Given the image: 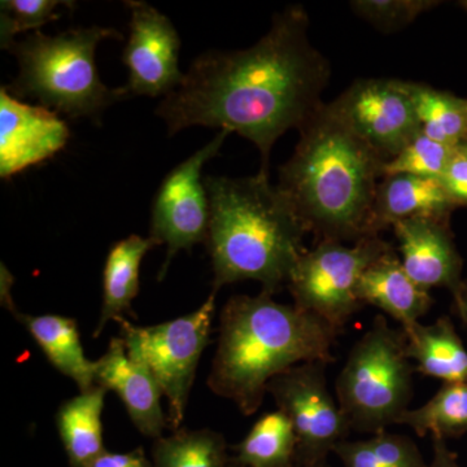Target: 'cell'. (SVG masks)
Returning <instances> with one entry per match:
<instances>
[{
	"instance_id": "1",
	"label": "cell",
	"mask_w": 467,
	"mask_h": 467,
	"mask_svg": "<svg viewBox=\"0 0 467 467\" xmlns=\"http://www.w3.org/2000/svg\"><path fill=\"white\" fill-rule=\"evenodd\" d=\"M330 76V63L310 41L308 14L303 5H288L247 50H211L196 57L156 113L169 135L190 126L242 135L259 149L260 171L269 174L273 146L325 106L321 97Z\"/></svg>"
},
{
	"instance_id": "2",
	"label": "cell",
	"mask_w": 467,
	"mask_h": 467,
	"mask_svg": "<svg viewBox=\"0 0 467 467\" xmlns=\"http://www.w3.org/2000/svg\"><path fill=\"white\" fill-rule=\"evenodd\" d=\"M294 155L279 169L290 199L316 242L373 236V211L384 161L328 104L304 126Z\"/></svg>"
},
{
	"instance_id": "3",
	"label": "cell",
	"mask_w": 467,
	"mask_h": 467,
	"mask_svg": "<svg viewBox=\"0 0 467 467\" xmlns=\"http://www.w3.org/2000/svg\"><path fill=\"white\" fill-rule=\"evenodd\" d=\"M204 182L213 291L248 279L260 282L270 296L287 287L308 251L304 236L309 233L290 199L263 171L243 178L208 175Z\"/></svg>"
},
{
	"instance_id": "4",
	"label": "cell",
	"mask_w": 467,
	"mask_h": 467,
	"mask_svg": "<svg viewBox=\"0 0 467 467\" xmlns=\"http://www.w3.org/2000/svg\"><path fill=\"white\" fill-rule=\"evenodd\" d=\"M337 335L313 313L276 303L264 292L234 296L221 312L209 389L252 416L273 378L304 362H334Z\"/></svg>"
},
{
	"instance_id": "5",
	"label": "cell",
	"mask_w": 467,
	"mask_h": 467,
	"mask_svg": "<svg viewBox=\"0 0 467 467\" xmlns=\"http://www.w3.org/2000/svg\"><path fill=\"white\" fill-rule=\"evenodd\" d=\"M106 39H122V34L103 26L75 27L57 36L33 32L9 46L20 72L3 88L18 100L32 98L70 119H99L104 109L130 97L125 86L110 88L101 82L95 51Z\"/></svg>"
},
{
	"instance_id": "6",
	"label": "cell",
	"mask_w": 467,
	"mask_h": 467,
	"mask_svg": "<svg viewBox=\"0 0 467 467\" xmlns=\"http://www.w3.org/2000/svg\"><path fill=\"white\" fill-rule=\"evenodd\" d=\"M405 331L377 316L350 349L337 377V398L350 429L378 435L399 422L413 398V368Z\"/></svg>"
},
{
	"instance_id": "7",
	"label": "cell",
	"mask_w": 467,
	"mask_h": 467,
	"mask_svg": "<svg viewBox=\"0 0 467 467\" xmlns=\"http://www.w3.org/2000/svg\"><path fill=\"white\" fill-rule=\"evenodd\" d=\"M216 294L195 312L153 326H134L119 318L121 337L131 358L143 362L168 399V426L181 430L199 359L209 344Z\"/></svg>"
},
{
	"instance_id": "8",
	"label": "cell",
	"mask_w": 467,
	"mask_h": 467,
	"mask_svg": "<svg viewBox=\"0 0 467 467\" xmlns=\"http://www.w3.org/2000/svg\"><path fill=\"white\" fill-rule=\"evenodd\" d=\"M392 248L380 235L362 238L353 247L342 242H318L304 254L288 281L295 306L342 333L352 316L364 306L358 296L362 275Z\"/></svg>"
},
{
	"instance_id": "9",
	"label": "cell",
	"mask_w": 467,
	"mask_h": 467,
	"mask_svg": "<svg viewBox=\"0 0 467 467\" xmlns=\"http://www.w3.org/2000/svg\"><path fill=\"white\" fill-rule=\"evenodd\" d=\"M327 362H304L273 378L266 393L275 399L296 435L295 466L309 467L327 461L352 429L326 383Z\"/></svg>"
},
{
	"instance_id": "10",
	"label": "cell",
	"mask_w": 467,
	"mask_h": 467,
	"mask_svg": "<svg viewBox=\"0 0 467 467\" xmlns=\"http://www.w3.org/2000/svg\"><path fill=\"white\" fill-rule=\"evenodd\" d=\"M230 131L221 130L202 149L178 164L160 184L150 209V238L167 245V260L159 279L167 275L178 252L207 242L211 205L202 168L220 152Z\"/></svg>"
},
{
	"instance_id": "11",
	"label": "cell",
	"mask_w": 467,
	"mask_h": 467,
	"mask_svg": "<svg viewBox=\"0 0 467 467\" xmlns=\"http://www.w3.org/2000/svg\"><path fill=\"white\" fill-rule=\"evenodd\" d=\"M328 106L384 162L420 133L408 81L358 79Z\"/></svg>"
},
{
	"instance_id": "12",
	"label": "cell",
	"mask_w": 467,
	"mask_h": 467,
	"mask_svg": "<svg viewBox=\"0 0 467 467\" xmlns=\"http://www.w3.org/2000/svg\"><path fill=\"white\" fill-rule=\"evenodd\" d=\"M130 11V34L122 61L129 70L131 95L167 97L182 82L178 66L181 38L173 23L142 0L125 2Z\"/></svg>"
},
{
	"instance_id": "13",
	"label": "cell",
	"mask_w": 467,
	"mask_h": 467,
	"mask_svg": "<svg viewBox=\"0 0 467 467\" xmlns=\"http://www.w3.org/2000/svg\"><path fill=\"white\" fill-rule=\"evenodd\" d=\"M69 129L57 113L23 103L0 90V175L11 178L54 158L66 147Z\"/></svg>"
},
{
	"instance_id": "14",
	"label": "cell",
	"mask_w": 467,
	"mask_h": 467,
	"mask_svg": "<svg viewBox=\"0 0 467 467\" xmlns=\"http://www.w3.org/2000/svg\"><path fill=\"white\" fill-rule=\"evenodd\" d=\"M405 272L423 290L448 288L454 294L462 284L461 257L450 221L409 218L393 223Z\"/></svg>"
},
{
	"instance_id": "15",
	"label": "cell",
	"mask_w": 467,
	"mask_h": 467,
	"mask_svg": "<svg viewBox=\"0 0 467 467\" xmlns=\"http://www.w3.org/2000/svg\"><path fill=\"white\" fill-rule=\"evenodd\" d=\"M95 383L119 395L140 434L161 438L168 426L160 405L161 389L149 368L128 355L122 337H113L109 350L98 359Z\"/></svg>"
},
{
	"instance_id": "16",
	"label": "cell",
	"mask_w": 467,
	"mask_h": 467,
	"mask_svg": "<svg viewBox=\"0 0 467 467\" xmlns=\"http://www.w3.org/2000/svg\"><path fill=\"white\" fill-rule=\"evenodd\" d=\"M358 296L362 306L370 304L382 309L400 322L401 328L420 322L434 304L430 292L420 288L405 272L395 248L365 270Z\"/></svg>"
},
{
	"instance_id": "17",
	"label": "cell",
	"mask_w": 467,
	"mask_h": 467,
	"mask_svg": "<svg viewBox=\"0 0 467 467\" xmlns=\"http://www.w3.org/2000/svg\"><path fill=\"white\" fill-rule=\"evenodd\" d=\"M457 208L441 180L398 174L384 177L378 186L373 211V233L409 218L450 221Z\"/></svg>"
},
{
	"instance_id": "18",
	"label": "cell",
	"mask_w": 467,
	"mask_h": 467,
	"mask_svg": "<svg viewBox=\"0 0 467 467\" xmlns=\"http://www.w3.org/2000/svg\"><path fill=\"white\" fill-rule=\"evenodd\" d=\"M402 330L418 373L442 383H467V350L450 317L442 316L432 325L417 322Z\"/></svg>"
},
{
	"instance_id": "19",
	"label": "cell",
	"mask_w": 467,
	"mask_h": 467,
	"mask_svg": "<svg viewBox=\"0 0 467 467\" xmlns=\"http://www.w3.org/2000/svg\"><path fill=\"white\" fill-rule=\"evenodd\" d=\"M15 318L21 322L48 361L64 376L75 380L79 391L88 392L97 386V361L86 358L75 319L63 316H30L18 312Z\"/></svg>"
},
{
	"instance_id": "20",
	"label": "cell",
	"mask_w": 467,
	"mask_h": 467,
	"mask_svg": "<svg viewBox=\"0 0 467 467\" xmlns=\"http://www.w3.org/2000/svg\"><path fill=\"white\" fill-rule=\"evenodd\" d=\"M156 247L152 238L128 236L115 243L107 256L103 273V306L94 337H99L109 321H119L131 308L140 292V270L147 252Z\"/></svg>"
},
{
	"instance_id": "21",
	"label": "cell",
	"mask_w": 467,
	"mask_h": 467,
	"mask_svg": "<svg viewBox=\"0 0 467 467\" xmlns=\"http://www.w3.org/2000/svg\"><path fill=\"white\" fill-rule=\"evenodd\" d=\"M106 393V389L95 386L90 391L79 393L58 408V435L70 467H88L106 451L101 426Z\"/></svg>"
},
{
	"instance_id": "22",
	"label": "cell",
	"mask_w": 467,
	"mask_h": 467,
	"mask_svg": "<svg viewBox=\"0 0 467 467\" xmlns=\"http://www.w3.org/2000/svg\"><path fill=\"white\" fill-rule=\"evenodd\" d=\"M420 131L436 142L459 147L467 140V99L431 86L409 82Z\"/></svg>"
},
{
	"instance_id": "23",
	"label": "cell",
	"mask_w": 467,
	"mask_h": 467,
	"mask_svg": "<svg viewBox=\"0 0 467 467\" xmlns=\"http://www.w3.org/2000/svg\"><path fill=\"white\" fill-rule=\"evenodd\" d=\"M234 450V460L244 467H295L294 426L281 410L264 414Z\"/></svg>"
},
{
	"instance_id": "24",
	"label": "cell",
	"mask_w": 467,
	"mask_h": 467,
	"mask_svg": "<svg viewBox=\"0 0 467 467\" xmlns=\"http://www.w3.org/2000/svg\"><path fill=\"white\" fill-rule=\"evenodd\" d=\"M153 467H226L232 457L227 442L213 430H178L155 439Z\"/></svg>"
},
{
	"instance_id": "25",
	"label": "cell",
	"mask_w": 467,
	"mask_h": 467,
	"mask_svg": "<svg viewBox=\"0 0 467 467\" xmlns=\"http://www.w3.org/2000/svg\"><path fill=\"white\" fill-rule=\"evenodd\" d=\"M398 425H407L423 438L427 434L442 439L467 434V383H442L434 398L423 407L408 409Z\"/></svg>"
},
{
	"instance_id": "26",
	"label": "cell",
	"mask_w": 467,
	"mask_h": 467,
	"mask_svg": "<svg viewBox=\"0 0 467 467\" xmlns=\"http://www.w3.org/2000/svg\"><path fill=\"white\" fill-rule=\"evenodd\" d=\"M334 453L344 467H429L416 442L387 431L368 441L339 442Z\"/></svg>"
},
{
	"instance_id": "27",
	"label": "cell",
	"mask_w": 467,
	"mask_h": 467,
	"mask_svg": "<svg viewBox=\"0 0 467 467\" xmlns=\"http://www.w3.org/2000/svg\"><path fill=\"white\" fill-rule=\"evenodd\" d=\"M75 2L60 0H3L0 3V46L8 50L18 34L30 32L58 20V9H73Z\"/></svg>"
},
{
	"instance_id": "28",
	"label": "cell",
	"mask_w": 467,
	"mask_h": 467,
	"mask_svg": "<svg viewBox=\"0 0 467 467\" xmlns=\"http://www.w3.org/2000/svg\"><path fill=\"white\" fill-rule=\"evenodd\" d=\"M456 149L436 142L420 131L395 158L383 164V178L409 174L441 180Z\"/></svg>"
},
{
	"instance_id": "29",
	"label": "cell",
	"mask_w": 467,
	"mask_h": 467,
	"mask_svg": "<svg viewBox=\"0 0 467 467\" xmlns=\"http://www.w3.org/2000/svg\"><path fill=\"white\" fill-rule=\"evenodd\" d=\"M435 0H353L352 11L379 32H399L410 26L418 16L438 7Z\"/></svg>"
},
{
	"instance_id": "30",
	"label": "cell",
	"mask_w": 467,
	"mask_h": 467,
	"mask_svg": "<svg viewBox=\"0 0 467 467\" xmlns=\"http://www.w3.org/2000/svg\"><path fill=\"white\" fill-rule=\"evenodd\" d=\"M441 181L457 207L467 205V156L456 149Z\"/></svg>"
},
{
	"instance_id": "31",
	"label": "cell",
	"mask_w": 467,
	"mask_h": 467,
	"mask_svg": "<svg viewBox=\"0 0 467 467\" xmlns=\"http://www.w3.org/2000/svg\"><path fill=\"white\" fill-rule=\"evenodd\" d=\"M88 467H153V465L144 454L143 448H137L126 453L106 451Z\"/></svg>"
},
{
	"instance_id": "32",
	"label": "cell",
	"mask_w": 467,
	"mask_h": 467,
	"mask_svg": "<svg viewBox=\"0 0 467 467\" xmlns=\"http://www.w3.org/2000/svg\"><path fill=\"white\" fill-rule=\"evenodd\" d=\"M431 438L434 456L429 467H460L457 454L448 448L445 439L441 436H431Z\"/></svg>"
},
{
	"instance_id": "33",
	"label": "cell",
	"mask_w": 467,
	"mask_h": 467,
	"mask_svg": "<svg viewBox=\"0 0 467 467\" xmlns=\"http://www.w3.org/2000/svg\"><path fill=\"white\" fill-rule=\"evenodd\" d=\"M15 284L14 275L9 273L7 267L3 265L2 264V292H0V296H2V304L5 308H7L12 315L16 316L18 310L16 306H15L14 299H12L11 288L12 285Z\"/></svg>"
},
{
	"instance_id": "34",
	"label": "cell",
	"mask_w": 467,
	"mask_h": 467,
	"mask_svg": "<svg viewBox=\"0 0 467 467\" xmlns=\"http://www.w3.org/2000/svg\"><path fill=\"white\" fill-rule=\"evenodd\" d=\"M451 295H453L454 312L467 328V279H463L457 291Z\"/></svg>"
},
{
	"instance_id": "35",
	"label": "cell",
	"mask_w": 467,
	"mask_h": 467,
	"mask_svg": "<svg viewBox=\"0 0 467 467\" xmlns=\"http://www.w3.org/2000/svg\"><path fill=\"white\" fill-rule=\"evenodd\" d=\"M459 152L462 153V155L467 156V140L466 142L461 143L459 147H456Z\"/></svg>"
},
{
	"instance_id": "36",
	"label": "cell",
	"mask_w": 467,
	"mask_h": 467,
	"mask_svg": "<svg viewBox=\"0 0 467 467\" xmlns=\"http://www.w3.org/2000/svg\"><path fill=\"white\" fill-rule=\"evenodd\" d=\"M226 467H244V466H242L241 463L236 462V461L234 460V457H232V460H230L229 465H227Z\"/></svg>"
},
{
	"instance_id": "37",
	"label": "cell",
	"mask_w": 467,
	"mask_h": 467,
	"mask_svg": "<svg viewBox=\"0 0 467 467\" xmlns=\"http://www.w3.org/2000/svg\"><path fill=\"white\" fill-rule=\"evenodd\" d=\"M309 467H331L328 465L327 461H325V462L317 463V465H313Z\"/></svg>"
},
{
	"instance_id": "38",
	"label": "cell",
	"mask_w": 467,
	"mask_h": 467,
	"mask_svg": "<svg viewBox=\"0 0 467 467\" xmlns=\"http://www.w3.org/2000/svg\"><path fill=\"white\" fill-rule=\"evenodd\" d=\"M459 5H461V7H462L463 9H466V11H467V0H466V2H460Z\"/></svg>"
}]
</instances>
